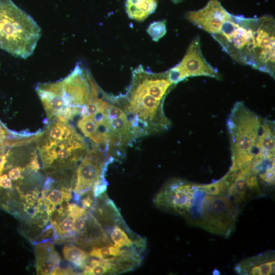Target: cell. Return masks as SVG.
<instances>
[{
    "label": "cell",
    "mask_w": 275,
    "mask_h": 275,
    "mask_svg": "<svg viewBox=\"0 0 275 275\" xmlns=\"http://www.w3.org/2000/svg\"><path fill=\"white\" fill-rule=\"evenodd\" d=\"M212 36L235 61L274 76L275 21L271 16L246 18L231 14Z\"/></svg>",
    "instance_id": "1"
},
{
    "label": "cell",
    "mask_w": 275,
    "mask_h": 275,
    "mask_svg": "<svg viewBox=\"0 0 275 275\" xmlns=\"http://www.w3.org/2000/svg\"><path fill=\"white\" fill-rule=\"evenodd\" d=\"M174 85L167 71L154 73L142 65L133 71L126 93L116 97L131 123L135 139L169 128L170 121L164 113L163 103Z\"/></svg>",
    "instance_id": "2"
},
{
    "label": "cell",
    "mask_w": 275,
    "mask_h": 275,
    "mask_svg": "<svg viewBox=\"0 0 275 275\" xmlns=\"http://www.w3.org/2000/svg\"><path fill=\"white\" fill-rule=\"evenodd\" d=\"M36 144L43 169L48 173L74 169L89 149L73 125L59 121H49Z\"/></svg>",
    "instance_id": "3"
},
{
    "label": "cell",
    "mask_w": 275,
    "mask_h": 275,
    "mask_svg": "<svg viewBox=\"0 0 275 275\" xmlns=\"http://www.w3.org/2000/svg\"><path fill=\"white\" fill-rule=\"evenodd\" d=\"M240 208L228 195L208 193L194 184L189 210L184 217L191 225L228 237L234 231Z\"/></svg>",
    "instance_id": "4"
},
{
    "label": "cell",
    "mask_w": 275,
    "mask_h": 275,
    "mask_svg": "<svg viewBox=\"0 0 275 275\" xmlns=\"http://www.w3.org/2000/svg\"><path fill=\"white\" fill-rule=\"evenodd\" d=\"M262 121L242 102L233 106L227 120L232 160L229 172L244 168L251 163Z\"/></svg>",
    "instance_id": "5"
},
{
    "label": "cell",
    "mask_w": 275,
    "mask_h": 275,
    "mask_svg": "<svg viewBox=\"0 0 275 275\" xmlns=\"http://www.w3.org/2000/svg\"><path fill=\"white\" fill-rule=\"evenodd\" d=\"M112 158L106 151L92 145L74 172L73 184L75 194L78 196L93 194L96 188L106 186L105 170Z\"/></svg>",
    "instance_id": "6"
},
{
    "label": "cell",
    "mask_w": 275,
    "mask_h": 275,
    "mask_svg": "<svg viewBox=\"0 0 275 275\" xmlns=\"http://www.w3.org/2000/svg\"><path fill=\"white\" fill-rule=\"evenodd\" d=\"M167 72L169 79L175 85L189 77H219L217 70L204 57L199 36L193 39L182 60Z\"/></svg>",
    "instance_id": "7"
},
{
    "label": "cell",
    "mask_w": 275,
    "mask_h": 275,
    "mask_svg": "<svg viewBox=\"0 0 275 275\" xmlns=\"http://www.w3.org/2000/svg\"><path fill=\"white\" fill-rule=\"evenodd\" d=\"M194 183L180 179L167 182L154 198L158 208L182 216L186 214L193 194Z\"/></svg>",
    "instance_id": "8"
},
{
    "label": "cell",
    "mask_w": 275,
    "mask_h": 275,
    "mask_svg": "<svg viewBox=\"0 0 275 275\" xmlns=\"http://www.w3.org/2000/svg\"><path fill=\"white\" fill-rule=\"evenodd\" d=\"M229 181L228 195L241 209L250 200L264 196L258 177L249 167L226 175Z\"/></svg>",
    "instance_id": "9"
},
{
    "label": "cell",
    "mask_w": 275,
    "mask_h": 275,
    "mask_svg": "<svg viewBox=\"0 0 275 275\" xmlns=\"http://www.w3.org/2000/svg\"><path fill=\"white\" fill-rule=\"evenodd\" d=\"M230 14L219 0H209L203 8L188 12L185 17L194 25L212 36L219 32Z\"/></svg>",
    "instance_id": "10"
},
{
    "label": "cell",
    "mask_w": 275,
    "mask_h": 275,
    "mask_svg": "<svg viewBox=\"0 0 275 275\" xmlns=\"http://www.w3.org/2000/svg\"><path fill=\"white\" fill-rule=\"evenodd\" d=\"M274 252L268 251L242 260L234 270L239 274L270 275L274 274Z\"/></svg>",
    "instance_id": "11"
},
{
    "label": "cell",
    "mask_w": 275,
    "mask_h": 275,
    "mask_svg": "<svg viewBox=\"0 0 275 275\" xmlns=\"http://www.w3.org/2000/svg\"><path fill=\"white\" fill-rule=\"evenodd\" d=\"M274 123L264 120L260 127L254 155L264 158L274 157Z\"/></svg>",
    "instance_id": "12"
},
{
    "label": "cell",
    "mask_w": 275,
    "mask_h": 275,
    "mask_svg": "<svg viewBox=\"0 0 275 275\" xmlns=\"http://www.w3.org/2000/svg\"><path fill=\"white\" fill-rule=\"evenodd\" d=\"M157 0H126V12L128 17L142 21L155 11Z\"/></svg>",
    "instance_id": "13"
},
{
    "label": "cell",
    "mask_w": 275,
    "mask_h": 275,
    "mask_svg": "<svg viewBox=\"0 0 275 275\" xmlns=\"http://www.w3.org/2000/svg\"><path fill=\"white\" fill-rule=\"evenodd\" d=\"M54 182L49 190V193L41 202L45 205H50L55 207L64 201L68 202L71 198V187H67L62 184L55 186Z\"/></svg>",
    "instance_id": "14"
},
{
    "label": "cell",
    "mask_w": 275,
    "mask_h": 275,
    "mask_svg": "<svg viewBox=\"0 0 275 275\" xmlns=\"http://www.w3.org/2000/svg\"><path fill=\"white\" fill-rule=\"evenodd\" d=\"M63 252L64 258L78 267L84 269L89 262V255L76 246L65 245Z\"/></svg>",
    "instance_id": "15"
},
{
    "label": "cell",
    "mask_w": 275,
    "mask_h": 275,
    "mask_svg": "<svg viewBox=\"0 0 275 275\" xmlns=\"http://www.w3.org/2000/svg\"><path fill=\"white\" fill-rule=\"evenodd\" d=\"M109 240L115 246L121 249H132L134 242L130 238L128 233L118 225H115L112 230Z\"/></svg>",
    "instance_id": "16"
},
{
    "label": "cell",
    "mask_w": 275,
    "mask_h": 275,
    "mask_svg": "<svg viewBox=\"0 0 275 275\" xmlns=\"http://www.w3.org/2000/svg\"><path fill=\"white\" fill-rule=\"evenodd\" d=\"M147 32L153 41L157 42L167 33L166 21H158L151 23L147 28Z\"/></svg>",
    "instance_id": "17"
},
{
    "label": "cell",
    "mask_w": 275,
    "mask_h": 275,
    "mask_svg": "<svg viewBox=\"0 0 275 275\" xmlns=\"http://www.w3.org/2000/svg\"><path fill=\"white\" fill-rule=\"evenodd\" d=\"M88 214L78 216L74 218L73 232L75 234L84 235L88 228L86 219Z\"/></svg>",
    "instance_id": "18"
},
{
    "label": "cell",
    "mask_w": 275,
    "mask_h": 275,
    "mask_svg": "<svg viewBox=\"0 0 275 275\" xmlns=\"http://www.w3.org/2000/svg\"><path fill=\"white\" fill-rule=\"evenodd\" d=\"M89 256L98 259H106L111 257L109 246H102L92 248L89 253Z\"/></svg>",
    "instance_id": "19"
},
{
    "label": "cell",
    "mask_w": 275,
    "mask_h": 275,
    "mask_svg": "<svg viewBox=\"0 0 275 275\" xmlns=\"http://www.w3.org/2000/svg\"><path fill=\"white\" fill-rule=\"evenodd\" d=\"M174 3H178L182 1V0H172Z\"/></svg>",
    "instance_id": "20"
}]
</instances>
